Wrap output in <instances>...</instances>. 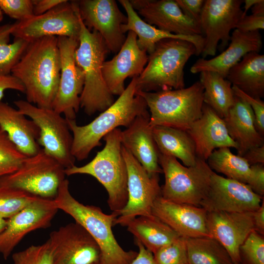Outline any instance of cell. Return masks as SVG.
I'll return each mask as SVG.
<instances>
[{
  "instance_id": "1",
  "label": "cell",
  "mask_w": 264,
  "mask_h": 264,
  "mask_svg": "<svg viewBox=\"0 0 264 264\" xmlns=\"http://www.w3.org/2000/svg\"><path fill=\"white\" fill-rule=\"evenodd\" d=\"M61 72L58 37L48 36L29 43L11 74L24 88L28 102L52 109Z\"/></svg>"
},
{
  "instance_id": "2",
  "label": "cell",
  "mask_w": 264,
  "mask_h": 264,
  "mask_svg": "<svg viewBox=\"0 0 264 264\" xmlns=\"http://www.w3.org/2000/svg\"><path fill=\"white\" fill-rule=\"evenodd\" d=\"M136 77L132 80L118 99L89 123L78 125L75 119H67L72 135L71 153L75 159H87L100 140L120 126L128 128L138 116L150 113L145 100L136 94Z\"/></svg>"
},
{
  "instance_id": "3",
  "label": "cell",
  "mask_w": 264,
  "mask_h": 264,
  "mask_svg": "<svg viewBox=\"0 0 264 264\" xmlns=\"http://www.w3.org/2000/svg\"><path fill=\"white\" fill-rule=\"evenodd\" d=\"M53 200L59 210L72 217L96 241L103 264H130L135 258L138 252L124 250L114 236L112 227L118 215L106 214L97 206L79 202L71 195L67 179L62 182Z\"/></svg>"
},
{
  "instance_id": "4",
  "label": "cell",
  "mask_w": 264,
  "mask_h": 264,
  "mask_svg": "<svg viewBox=\"0 0 264 264\" xmlns=\"http://www.w3.org/2000/svg\"><path fill=\"white\" fill-rule=\"evenodd\" d=\"M79 16L81 29L74 57L85 77L80 108L90 116L96 112L104 111L115 101L104 80L102 71V65L110 51L100 34L97 31L89 30L83 23L79 14Z\"/></svg>"
},
{
  "instance_id": "5",
  "label": "cell",
  "mask_w": 264,
  "mask_h": 264,
  "mask_svg": "<svg viewBox=\"0 0 264 264\" xmlns=\"http://www.w3.org/2000/svg\"><path fill=\"white\" fill-rule=\"evenodd\" d=\"M121 132L116 128L106 134L103 138V149L86 165L65 169L66 176L85 174L95 177L106 189L108 204L117 215L128 199V172L121 151Z\"/></svg>"
},
{
  "instance_id": "6",
  "label": "cell",
  "mask_w": 264,
  "mask_h": 264,
  "mask_svg": "<svg viewBox=\"0 0 264 264\" xmlns=\"http://www.w3.org/2000/svg\"><path fill=\"white\" fill-rule=\"evenodd\" d=\"M196 54L194 45L187 41L165 39L159 41L148 55L144 70L136 77V92L184 88V66Z\"/></svg>"
},
{
  "instance_id": "7",
  "label": "cell",
  "mask_w": 264,
  "mask_h": 264,
  "mask_svg": "<svg viewBox=\"0 0 264 264\" xmlns=\"http://www.w3.org/2000/svg\"><path fill=\"white\" fill-rule=\"evenodd\" d=\"M203 88L197 81L187 88L155 92L138 91L150 111L151 128L163 126L187 131L201 116Z\"/></svg>"
},
{
  "instance_id": "8",
  "label": "cell",
  "mask_w": 264,
  "mask_h": 264,
  "mask_svg": "<svg viewBox=\"0 0 264 264\" xmlns=\"http://www.w3.org/2000/svg\"><path fill=\"white\" fill-rule=\"evenodd\" d=\"M158 161L165 176L161 196L171 201L199 206L214 172L206 161L197 157L195 165L186 167L175 157L159 152Z\"/></svg>"
},
{
  "instance_id": "9",
  "label": "cell",
  "mask_w": 264,
  "mask_h": 264,
  "mask_svg": "<svg viewBox=\"0 0 264 264\" xmlns=\"http://www.w3.org/2000/svg\"><path fill=\"white\" fill-rule=\"evenodd\" d=\"M65 168L42 148L27 156L15 172L0 178V186L26 192L39 197L54 199L66 179Z\"/></svg>"
},
{
  "instance_id": "10",
  "label": "cell",
  "mask_w": 264,
  "mask_h": 264,
  "mask_svg": "<svg viewBox=\"0 0 264 264\" xmlns=\"http://www.w3.org/2000/svg\"><path fill=\"white\" fill-rule=\"evenodd\" d=\"M14 103L21 113L38 127V143L43 150L65 169L74 166L76 159L71 153L73 138L66 119L53 109L39 108L26 100Z\"/></svg>"
},
{
  "instance_id": "11",
  "label": "cell",
  "mask_w": 264,
  "mask_h": 264,
  "mask_svg": "<svg viewBox=\"0 0 264 264\" xmlns=\"http://www.w3.org/2000/svg\"><path fill=\"white\" fill-rule=\"evenodd\" d=\"M14 23L11 35L28 43L48 36L79 40L81 29L77 0H66L42 15Z\"/></svg>"
},
{
  "instance_id": "12",
  "label": "cell",
  "mask_w": 264,
  "mask_h": 264,
  "mask_svg": "<svg viewBox=\"0 0 264 264\" xmlns=\"http://www.w3.org/2000/svg\"><path fill=\"white\" fill-rule=\"evenodd\" d=\"M122 155L128 172V199L119 212L114 225L126 226L135 218L150 216L154 201L161 196L159 175L150 176L132 154L122 145Z\"/></svg>"
},
{
  "instance_id": "13",
  "label": "cell",
  "mask_w": 264,
  "mask_h": 264,
  "mask_svg": "<svg viewBox=\"0 0 264 264\" xmlns=\"http://www.w3.org/2000/svg\"><path fill=\"white\" fill-rule=\"evenodd\" d=\"M242 0H205L199 24L204 39L202 58L214 56L229 44L230 31L236 29L242 18Z\"/></svg>"
},
{
  "instance_id": "14",
  "label": "cell",
  "mask_w": 264,
  "mask_h": 264,
  "mask_svg": "<svg viewBox=\"0 0 264 264\" xmlns=\"http://www.w3.org/2000/svg\"><path fill=\"white\" fill-rule=\"evenodd\" d=\"M78 44L79 40L58 37L61 72L52 109L67 119H75L80 108V97L85 83L83 71L74 57Z\"/></svg>"
},
{
  "instance_id": "15",
  "label": "cell",
  "mask_w": 264,
  "mask_h": 264,
  "mask_svg": "<svg viewBox=\"0 0 264 264\" xmlns=\"http://www.w3.org/2000/svg\"><path fill=\"white\" fill-rule=\"evenodd\" d=\"M47 241L53 264L102 263L99 245L91 235L75 221L51 232Z\"/></svg>"
},
{
  "instance_id": "16",
  "label": "cell",
  "mask_w": 264,
  "mask_h": 264,
  "mask_svg": "<svg viewBox=\"0 0 264 264\" xmlns=\"http://www.w3.org/2000/svg\"><path fill=\"white\" fill-rule=\"evenodd\" d=\"M263 198L247 184L213 172L208 191L199 206L207 212H252L259 208Z\"/></svg>"
},
{
  "instance_id": "17",
  "label": "cell",
  "mask_w": 264,
  "mask_h": 264,
  "mask_svg": "<svg viewBox=\"0 0 264 264\" xmlns=\"http://www.w3.org/2000/svg\"><path fill=\"white\" fill-rule=\"evenodd\" d=\"M59 209L53 199L38 197L17 214L7 219L0 233V253L5 260L28 233L49 227Z\"/></svg>"
},
{
  "instance_id": "18",
  "label": "cell",
  "mask_w": 264,
  "mask_h": 264,
  "mask_svg": "<svg viewBox=\"0 0 264 264\" xmlns=\"http://www.w3.org/2000/svg\"><path fill=\"white\" fill-rule=\"evenodd\" d=\"M79 15L86 27L98 32L110 51L117 53L126 36L121 29L127 22V16L119 9L114 0H77Z\"/></svg>"
},
{
  "instance_id": "19",
  "label": "cell",
  "mask_w": 264,
  "mask_h": 264,
  "mask_svg": "<svg viewBox=\"0 0 264 264\" xmlns=\"http://www.w3.org/2000/svg\"><path fill=\"white\" fill-rule=\"evenodd\" d=\"M148 55L141 49L137 43V36L129 31L125 41L116 55L105 61L102 71L104 80L113 95H120L125 88L127 77H138L147 65Z\"/></svg>"
},
{
  "instance_id": "20",
  "label": "cell",
  "mask_w": 264,
  "mask_h": 264,
  "mask_svg": "<svg viewBox=\"0 0 264 264\" xmlns=\"http://www.w3.org/2000/svg\"><path fill=\"white\" fill-rule=\"evenodd\" d=\"M147 23L172 34L202 35L199 24L183 14L176 0H131Z\"/></svg>"
},
{
  "instance_id": "21",
  "label": "cell",
  "mask_w": 264,
  "mask_h": 264,
  "mask_svg": "<svg viewBox=\"0 0 264 264\" xmlns=\"http://www.w3.org/2000/svg\"><path fill=\"white\" fill-rule=\"evenodd\" d=\"M252 212H207L210 236L227 250L234 264H240L239 248L254 229Z\"/></svg>"
},
{
  "instance_id": "22",
  "label": "cell",
  "mask_w": 264,
  "mask_h": 264,
  "mask_svg": "<svg viewBox=\"0 0 264 264\" xmlns=\"http://www.w3.org/2000/svg\"><path fill=\"white\" fill-rule=\"evenodd\" d=\"M152 214L180 237H211L206 226L207 212L200 206L171 201L160 196L154 202Z\"/></svg>"
},
{
  "instance_id": "23",
  "label": "cell",
  "mask_w": 264,
  "mask_h": 264,
  "mask_svg": "<svg viewBox=\"0 0 264 264\" xmlns=\"http://www.w3.org/2000/svg\"><path fill=\"white\" fill-rule=\"evenodd\" d=\"M228 47L219 55L210 59L199 58L191 67L192 73L212 71L224 78L230 69L247 53L259 52L263 46L262 38L259 30L243 32L237 29L232 32Z\"/></svg>"
},
{
  "instance_id": "24",
  "label": "cell",
  "mask_w": 264,
  "mask_h": 264,
  "mask_svg": "<svg viewBox=\"0 0 264 264\" xmlns=\"http://www.w3.org/2000/svg\"><path fill=\"white\" fill-rule=\"evenodd\" d=\"M186 131L194 142L197 156L205 161L216 149H238L237 143L228 134L223 119L204 103L201 117Z\"/></svg>"
},
{
  "instance_id": "25",
  "label": "cell",
  "mask_w": 264,
  "mask_h": 264,
  "mask_svg": "<svg viewBox=\"0 0 264 264\" xmlns=\"http://www.w3.org/2000/svg\"><path fill=\"white\" fill-rule=\"evenodd\" d=\"M150 113L137 116L121 132L122 145L150 176L163 173L159 164V151L149 125Z\"/></svg>"
},
{
  "instance_id": "26",
  "label": "cell",
  "mask_w": 264,
  "mask_h": 264,
  "mask_svg": "<svg viewBox=\"0 0 264 264\" xmlns=\"http://www.w3.org/2000/svg\"><path fill=\"white\" fill-rule=\"evenodd\" d=\"M118 1L127 13V22L122 24V32L132 31L137 36V43L139 48L151 54L155 44L165 39H176L185 40L192 43L196 49V55L201 54L203 48L204 39L202 35L184 36L172 34L161 30L143 20L133 8L128 0H119Z\"/></svg>"
},
{
  "instance_id": "27",
  "label": "cell",
  "mask_w": 264,
  "mask_h": 264,
  "mask_svg": "<svg viewBox=\"0 0 264 264\" xmlns=\"http://www.w3.org/2000/svg\"><path fill=\"white\" fill-rule=\"evenodd\" d=\"M0 127L17 148L26 156L36 154L42 149L38 143L40 130L35 123L17 109L1 101Z\"/></svg>"
},
{
  "instance_id": "28",
  "label": "cell",
  "mask_w": 264,
  "mask_h": 264,
  "mask_svg": "<svg viewBox=\"0 0 264 264\" xmlns=\"http://www.w3.org/2000/svg\"><path fill=\"white\" fill-rule=\"evenodd\" d=\"M222 119L228 134L238 145V155L242 156L250 148L264 145V136L256 127L254 112L243 100L235 95L234 105Z\"/></svg>"
},
{
  "instance_id": "29",
  "label": "cell",
  "mask_w": 264,
  "mask_h": 264,
  "mask_svg": "<svg viewBox=\"0 0 264 264\" xmlns=\"http://www.w3.org/2000/svg\"><path fill=\"white\" fill-rule=\"evenodd\" d=\"M226 79L232 85L256 98L264 97V55L251 52L229 70Z\"/></svg>"
},
{
  "instance_id": "30",
  "label": "cell",
  "mask_w": 264,
  "mask_h": 264,
  "mask_svg": "<svg viewBox=\"0 0 264 264\" xmlns=\"http://www.w3.org/2000/svg\"><path fill=\"white\" fill-rule=\"evenodd\" d=\"M151 128L159 153L180 159L185 166L195 165L197 156L195 143L186 131L163 126Z\"/></svg>"
},
{
  "instance_id": "31",
  "label": "cell",
  "mask_w": 264,
  "mask_h": 264,
  "mask_svg": "<svg viewBox=\"0 0 264 264\" xmlns=\"http://www.w3.org/2000/svg\"><path fill=\"white\" fill-rule=\"evenodd\" d=\"M126 226L128 231L133 235L135 239L153 254L180 237L154 215L137 217Z\"/></svg>"
},
{
  "instance_id": "32",
  "label": "cell",
  "mask_w": 264,
  "mask_h": 264,
  "mask_svg": "<svg viewBox=\"0 0 264 264\" xmlns=\"http://www.w3.org/2000/svg\"><path fill=\"white\" fill-rule=\"evenodd\" d=\"M199 74V82L204 89V103L220 117L224 118L235 103L231 83L216 72L202 71Z\"/></svg>"
},
{
  "instance_id": "33",
  "label": "cell",
  "mask_w": 264,
  "mask_h": 264,
  "mask_svg": "<svg viewBox=\"0 0 264 264\" xmlns=\"http://www.w3.org/2000/svg\"><path fill=\"white\" fill-rule=\"evenodd\" d=\"M190 264H234L226 249L209 237L185 238Z\"/></svg>"
},
{
  "instance_id": "34",
  "label": "cell",
  "mask_w": 264,
  "mask_h": 264,
  "mask_svg": "<svg viewBox=\"0 0 264 264\" xmlns=\"http://www.w3.org/2000/svg\"><path fill=\"white\" fill-rule=\"evenodd\" d=\"M206 162L213 171L222 174L228 178L246 184L250 165L243 156L233 154L229 148L215 150Z\"/></svg>"
},
{
  "instance_id": "35",
  "label": "cell",
  "mask_w": 264,
  "mask_h": 264,
  "mask_svg": "<svg viewBox=\"0 0 264 264\" xmlns=\"http://www.w3.org/2000/svg\"><path fill=\"white\" fill-rule=\"evenodd\" d=\"M14 25V23L0 25V74H11L13 67L29 44L21 39H15L9 43Z\"/></svg>"
},
{
  "instance_id": "36",
  "label": "cell",
  "mask_w": 264,
  "mask_h": 264,
  "mask_svg": "<svg viewBox=\"0 0 264 264\" xmlns=\"http://www.w3.org/2000/svg\"><path fill=\"white\" fill-rule=\"evenodd\" d=\"M38 197L14 188L0 186V217L10 218Z\"/></svg>"
},
{
  "instance_id": "37",
  "label": "cell",
  "mask_w": 264,
  "mask_h": 264,
  "mask_svg": "<svg viewBox=\"0 0 264 264\" xmlns=\"http://www.w3.org/2000/svg\"><path fill=\"white\" fill-rule=\"evenodd\" d=\"M26 157L0 127V178L17 171Z\"/></svg>"
},
{
  "instance_id": "38",
  "label": "cell",
  "mask_w": 264,
  "mask_h": 264,
  "mask_svg": "<svg viewBox=\"0 0 264 264\" xmlns=\"http://www.w3.org/2000/svg\"><path fill=\"white\" fill-rule=\"evenodd\" d=\"M240 264H264V236L253 230L239 248Z\"/></svg>"
},
{
  "instance_id": "39",
  "label": "cell",
  "mask_w": 264,
  "mask_h": 264,
  "mask_svg": "<svg viewBox=\"0 0 264 264\" xmlns=\"http://www.w3.org/2000/svg\"><path fill=\"white\" fill-rule=\"evenodd\" d=\"M153 254L155 264H186L188 263L185 238L180 237Z\"/></svg>"
},
{
  "instance_id": "40",
  "label": "cell",
  "mask_w": 264,
  "mask_h": 264,
  "mask_svg": "<svg viewBox=\"0 0 264 264\" xmlns=\"http://www.w3.org/2000/svg\"><path fill=\"white\" fill-rule=\"evenodd\" d=\"M13 264H53L51 250L47 241L13 254Z\"/></svg>"
},
{
  "instance_id": "41",
  "label": "cell",
  "mask_w": 264,
  "mask_h": 264,
  "mask_svg": "<svg viewBox=\"0 0 264 264\" xmlns=\"http://www.w3.org/2000/svg\"><path fill=\"white\" fill-rule=\"evenodd\" d=\"M0 10L17 21L34 15L33 0H0Z\"/></svg>"
},
{
  "instance_id": "42",
  "label": "cell",
  "mask_w": 264,
  "mask_h": 264,
  "mask_svg": "<svg viewBox=\"0 0 264 264\" xmlns=\"http://www.w3.org/2000/svg\"><path fill=\"white\" fill-rule=\"evenodd\" d=\"M234 94L246 102L251 108L254 114L257 130L260 134L264 136V102L260 98L253 97L236 87L232 85Z\"/></svg>"
},
{
  "instance_id": "43",
  "label": "cell",
  "mask_w": 264,
  "mask_h": 264,
  "mask_svg": "<svg viewBox=\"0 0 264 264\" xmlns=\"http://www.w3.org/2000/svg\"><path fill=\"white\" fill-rule=\"evenodd\" d=\"M246 184L259 196H264V164L250 166V173Z\"/></svg>"
},
{
  "instance_id": "44",
  "label": "cell",
  "mask_w": 264,
  "mask_h": 264,
  "mask_svg": "<svg viewBox=\"0 0 264 264\" xmlns=\"http://www.w3.org/2000/svg\"><path fill=\"white\" fill-rule=\"evenodd\" d=\"M264 28V14L255 13L241 18L236 28L243 32H252Z\"/></svg>"
},
{
  "instance_id": "45",
  "label": "cell",
  "mask_w": 264,
  "mask_h": 264,
  "mask_svg": "<svg viewBox=\"0 0 264 264\" xmlns=\"http://www.w3.org/2000/svg\"><path fill=\"white\" fill-rule=\"evenodd\" d=\"M205 0H176L184 15L199 23Z\"/></svg>"
},
{
  "instance_id": "46",
  "label": "cell",
  "mask_w": 264,
  "mask_h": 264,
  "mask_svg": "<svg viewBox=\"0 0 264 264\" xmlns=\"http://www.w3.org/2000/svg\"><path fill=\"white\" fill-rule=\"evenodd\" d=\"M7 89H13L24 93V88L21 82L11 74H0V101Z\"/></svg>"
},
{
  "instance_id": "47",
  "label": "cell",
  "mask_w": 264,
  "mask_h": 264,
  "mask_svg": "<svg viewBox=\"0 0 264 264\" xmlns=\"http://www.w3.org/2000/svg\"><path fill=\"white\" fill-rule=\"evenodd\" d=\"M66 0H33V14L42 15L51 10Z\"/></svg>"
},
{
  "instance_id": "48",
  "label": "cell",
  "mask_w": 264,
  "mask_h": 264,
  "mask_svg": "<svg viewBox=\"0 0 264 264\" xmlns=\"http://www.w3.org/2000/svg\"><path fill=\"white\" fill-rule=\"evenodd\" d=\"M242 156L250 166L264 164V145L250 148Z\"/></svg>"
},
{
  "instance_id": "49",
  "label": "cell",
  "mask_w": 264,
  "mask_h": 264,
  "mask_svg": "<svg viewBox=\"0 0 264 264\" xmlns=\"http://www.w3.org/2000/svg\"><path fill=\"white\" fill-rule=\"evenodd\" d=\"M135 242L138 247V252L135 258L130 264H155L153 253L147 249L138 240Z\"/></svg>"
},
{
  "instance_id": "50",
  "label": "cell",
  "mask_w": 264,
  "mask_h": 264,
  "mask_svg": "<svg viewBox=\"0 0 264 264\" xmlns=\"http://www.w3.org/2000/svg\"><path fill=\"white\" fill-rule=\"evenodd\" d=\"M254 229L264 236V198L259 208L252 212Z\"/></svg>"
},
{
  "instance_id": "51",
  "label": "cell",
  "mask_w": 264,
  "mask_h": 264,
  "mask_svg": "<svg viewBox=\"0 0 264 264\" xmlns=\"http://www.w3.org/2000/svg\"><path fill=\"white\" fill-rule=\"evenodd\" d=\"M259 0H243L244 3V10H243L242 18L246 15V13L248 10L251 8L255 4L259 1Z\"/></svg>"
},
{
  "instance_id": "52",
  "label": "cell",
  "mask_w": 264,
  "mask_h": 264,
  "mask_svg": "<svg viewBox=\"0 0 264 264\" xmlns=\"http://www.w3.org/2000/svg\"><path fill=\"white\" fill-rule=\"evenodd\" d=\"M7 224V219L0 217V233L5 228Z\"/></svg>"
},
{
  "instance_id": "53",
  "label": "cell",
  "mask_w": 264,
  "mask_h": 264,
  "mask_svg": "<svg viewBox=\"0 0 264 264\" xmlns=\"http://www.w3.org/2000/svg\"><path fill=\"white\" fill-rule=\"evenodd\" d=\"M3 13L0 10V22L3 19Z\"/></svg>"
},
{
  "instance_id": "54",
  "label": "cell",
  "mask_w": 264,
  "mask_h": 264,
  "mask_svg": "<svg viewBox=\"0 0 264 264\" xmlns=\"http://www.w3.org/2000/svg\"><path fill=\"white\" fill-rule=\"evenodd\" d=\"M95 264H102V263H100Z\"/></svg>"
},
{
  "instance_id": "55",
  "label": "cell",
  "mask_w": 264,
  "mask_h": 264,
  "mask_svg": "<svg viewBox=\"0 0 264 264\" xmlns=\"http://www.w3.org/2000/svg\"><path fill=\"white\" fill-rule=\"evenodd\" d=\"M190 264L188 263V264Z\"/></svg>"
}]
</instances>
